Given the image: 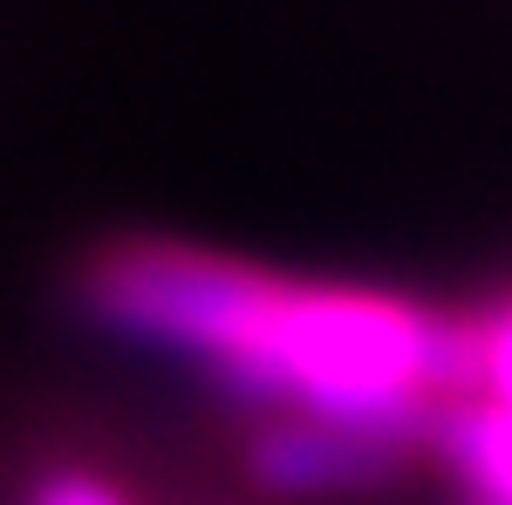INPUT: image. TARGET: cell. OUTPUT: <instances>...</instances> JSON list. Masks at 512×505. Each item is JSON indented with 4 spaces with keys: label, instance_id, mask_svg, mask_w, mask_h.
Returning a JSON list of instances; mask_svg holds the SVG:
<instances>
[{
    "label": "cell",
    "instance_id": "1",
    "mask_svg": "<svg viewBox=\"0 0 512 505\" xmlns=\"http://www.w3.org/2000/svg\"><path fill=\"white\" fill-rule=\"evenodd\" d=\"M28 505H130V499L96 471H55V478H41V492Z\"/></svg>",
    "mask_w": 512,
    "mask_h": 505
}]
</instances>
